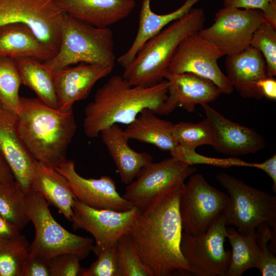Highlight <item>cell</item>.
<instances>
[{"mask_svg":"<svg viewBox=\"0 0 276 276\" xmlns=\"http://www.w3.org/2000/svg\"><path fill=\"white\" fill-rule=\"evenodd\" d=\"M172 157L192 166L194 164H205L226 168L231 167H247L254 168V163H248L237 158H218L207 157L196 152L195 150L186 149L179 145L170 151Z\"/></svg>","mask_w":276,"mask_h":276,"instance_id":"obj_36","label":"cell"},{"mask_svg":"<svg viewBox=\"0 0 276 276\" xmlns=\"http://www.w3.org/2000/svg\"><path fill=\"white\" fill-rule=\"evenodd\" d=\"M21 229L15 224L9 222L0 214V237L10 239L21 234Z\"/></svg>","mask_w":276,"mask_h":276,"instance_id":"obj_43","label":"cell"},{"mask_svg":"<svg viewBox=\"0 0 276 276\" xmlns=\"http://www.w3.org/2000/svg\"><path fill=\"white\" fill-rule=\"evenodd\" d=\"M100 133L124 184L131 182L141 169L152 162L151 155L135 151L129 146V139L118 124L106 127Z\"/></svg>","mask_w":276,"mask_h":276,"instance_id":"obj_22","label":"cell"},{"mask_svg":"<svg viewBox=\"0 0 276 276\" xmlns=\"http://www.w3.org/2000/svg\"><path fill=\"white\" fill-rule=\"evenodd\" d=\"M275 230L271 229L266 223H263L256 228V241L259 253V260L256 268L262 276L276 275V257L270 246L271 239L275 240Z\"/></svg>","mask_w":276,"mask_h":276,"instance_id":"obj_34","label":"cell"},{"mask_svg":"<svg viewBox=\"0 0 276 276\" xmlns=\"http://www.w3.org/2000/svg\"><path fill=\"white\" fill-rule=\"evenodd\" d=\"M25 205L35 230L29 252L48 259L57 255L71 253L82 260L93 251V239L77 235L63 227L52 215L48 201L34 189L26 192Z\"/></svg>","mask_w":276,"mask_h":276,"instance_id":"obj_6","label":"cell"},{"mask_svg":"<svg viewBox=\"0 0 276 276\" xmlns=\"http://www.w3.org/2000/svg\"><path fill=\"white\" fill-rule=\"evenodd\" d=\"M200 0H186L178 9L163 14L151 9V0H142L139 16V25L135 37L128 50L117 59L118 63L126 68L133 60L143 45L172 22L181 18Z\"/></svg>","mask_w":276,"mask_h":276,"instance_id":"obj_24","label":"cell"},{"mask_svg":"<svg viewBox=\"0 0 276 276\" xmlns=\"http://www.w3.org/2000/svg\"><path fill=\"white\" fill-rule=\"evenodd\" d=\"M25 195L15 179L0 186V214L21 230L30 221L26 213Z\"/></svg>","mask_w":276,"mask_h":276,"instance_id":"obj_29","label":"cell"},{"mask_svg":"<svg viewBox=\"0 0 276 276\" xmlns=\"http://www.w3.org/2000/svg\"><path fill=\"white\" fill-rule=\"evenodd\" d=\"M226 218L220 215L203 233L182 232L180 249L191 273L197 276H225L231 251L226 250Z\"/></svg>","mask_w":276,"mask_h":276,"instance_id":"obj_9","label":"cell"},{"mask_svg":"<svg viewBox=\"0 0 276 276\" xmlns=\"http://www.w3.org/2000/svg\"><path fill=\"white\" fill-rule=\"evenodd\" d=\"M63 15L55 0H0V27L23 24L42 42L57 51Z\"/></svg>","mask_w":276,"mask_h":276,"instance_id":"obj_12","label":"cell"},{"mask_svg":"<svg viewBox=\"0 0 276 276\" xmlns=\"http://www.w3.org/2000/svg\"><path fill=\"white\" fill-rule=\"evenodd\" d=\"M201 106L214 128L215 140L212 147L216 151L237 156L254 154L265 147L264 137L253 128L227 119L208 104Z\"/></svg>","mask_w":276,"mask_h":276,"instance_id":"obj_16","label":"cell"},{"mask_svg":"<svg viewBox=\"0 0 276 276\" xmlns=\"http://www.w3.org/2000/svg\"><path fill=\"white\" fill-rule=\"evenodd\" d=\"M223 6L260 10L265 20L276 29V0H223Z\"/></svg>","mask_w":276,"mask_h":276,"instance_id":"obj_39","label":"cell"},{"mask_svg":"<svg viewBox=\"0 0 276 276\" xmlns=\"http://www.w3.org/2000/svg\"><path fill=\"white\" fill-rule=\"evenodd\" d=\"M174 124L158 118L150 109L143 110L124 130L129 140L150 144L162 151H170L178 146L173 133Z\"/></svg>","mask_w":276,"mask_h":276,"instance_id":"obj_26","label":"cell"},{"mask_svg":"<svg viewBox=\"0 0 276 276\" xmlns=\"http://www.w3.org/2000/svg\"><path fill=\"white\" fill-rule=\"evenodd\" d=\"M65 14L98 28H109L128 17L135 0H55Z\"/></svg>","mask_w":276,"mask_h":276,"instance_id":"obj_20","label":"cell"},{"mask_svg":"<svg viewBox=\"0 0 276 276\" xmlns=\"http://www.w3.org/2000/svg\"><path fill=\"white\" fill-rule=\"evenodd\" d=\"M21 276H50L49 259L29 252L23 266Z\"/></svg>","mask_w":276,"mask_h":276,"instance_id":"obj_40","label":"cell"},{"mask_svg":"<svg viewBox=\"0 0 276 276\" xmlns=\"http://www.w3.org/2000/svg\"><path fill=\"white\" fill-rule=\"evenodd\" d=\"M80 259L76 255L64 253L49 259L50 276L80 275L83 268Z\"/></svg>","mask_w":276,"mask_h":276,"instance_id":"obj_38","label":"cell"},{"mask_svg":"<svg viewBox=\"0 0 276 276\" xmlns=\"http://www.w3.org/2000/svg\"><path fill=\"white\" fill-rule=\"evenodd\" d=\"M173 133L178 145L191 150L203 145L212 146L215 140L214 128L206 118L197 123L181 122L174 124Z\"/></svg>","mask_w":276,"mask_h":276,"instance_id":"obj_32","label":"cell"},{"mask_svg":"<svg viewBox=\"0 0 276 276\" xmlns=\"http://www.w3.org/2000/svg\"><path fill=\"white\" fill-rule=\"evenodd\" d=\"M32 184L33 189L71 221L73 214V205L76 198L64 176L54 168L36 160Z\"/></svg>","mask_w":276,"mask_h":276,"instance_id":"obj_25","label":"cell"},{"mask_svg":"<svg viewBox=\"0 0 276 276\" xmlns=\"http://www.w3.org/2000/svg\"><path fill=\"white\" fill-rule=\"evenodd\" d=\"M17 114L20 136L35 160L54 169L67 160L77 127L73 109L62 111L38 98L20 97Z\"/></svg>","mask_w":276,"mask_h":276,"instance_id":"obj_3","label":"cell"},{"mask_svg":"<svg viewBox=\"0 0 276 276\" xmlns=\"http://www.w3.org/2000/svg\"><path fill=\"white\" fill-rule=\"evenodd\" d=\"M205 21L204 10L193 8L149 39L124 68L122 76L133 86L149 87L161 82L179 44L204 28Z\"/></svg>","mask_w":276,"mask_h":276,"instance_id":"obj_4","label":"cell"},{"mask_svg":"<svg viewBox=\"0 0 276 276\" xmlns=\"http://www.w3.org/2000/svg\"><path fill=\"white\" fill-rule=\"evenodd\" d=\"M264 20L259 10L224 7L216 13L213 24L198 34L224 55H233L250 46L254 34Z\"/></svg>","mask_w":276,"mask_h":276,"instance_id":"obj_11","label":"cell"},{"mask_svg":"<svg viewBox=\"0 0 276 276\" xmlns=\"http://www.w3.org/2000/svg\"><path fill=\"white\" fill-rule=\"evenodd\" d=\"M224 54L201 37L198 32L186 37L178 46L167 73H189L211 81L221 94L229 95L234 88L221 70L218 60Z\"/></svg>","mask_w":276,"mask_h":276,"instance_id":"obj_13","label":"cell"},{"mask_svg":"<svg viewBox=\"0 0 276 276\" xmlns=\"http://www.w3.org/2000/svg\"><path fill=\"white\" fill-rule=\"evenodd\" d=\"M225 66L226 76L241 97L256 100L263 97L256 83L267 76V68L258 50L249 46L241 52L226 56Z\"/></svg>","mask_w":276,"mask_h":276,"instance_id":"obj_21","label":"cell"},{"mask_svg":"<svg viewBox=\"0 0 276 276\" xmlns=\"http://www.w3.org/2000/svg\"><path fill=\"white\" fill-rule=\"evenodd\" d=\"M57 52L42 42L23 24H8L0 27V57L14 59L30 57L44 62Z\"/></svg>","mask_w":276,"mask_h":276,"instance_id":"obj_23","label":"cell"},{"mask_svg":"<svg viewBox=\"0 0 276 276\" xmlns=\"http://www.w3.org/2000/svg\"><path fill=\"white\" fill-rule=\"evenodd\" d=\"M55 169L67 179L76 198L87 206L119 212L133 207L120 195L114 180L109 176L98 179L84 178L76 171L72 160H66Z\"/></svg>","mask_w":276,"mask_h":276,"instance_id":"obj_15","label":"cell"},{"mask_svg":"<svg viewBox=\"0 0 276 276\" xmlns=\"http://www.w3.org/2000/svg\"><path fill=\"white\" fill-rule=\"evenodd\" d=\"M229 196L210 185L199 173L192 174L182 188L179 203L183 232L204 233L224 212Z\"/></svg>","mask_w":276,"mask_h":276,"instance_id":"obj_10","label":"cell"},{"mask_svg":"<svg viewBox=\"0 0 276 276\" xmlns=\"http://www.w3.org/2000/svg\"><path fill=\"white\" fill-rule=\"evenodd\" d=\"M168 87L166 79L151 86L141 87L131 85L122 76H111L84 108L85 134L93 139L113 124L128 125L146 108L162 115Z\"/></svg>","mask_w":276,"mask_h":276,"instance_id":"obj_2","label":"cell"},{"mask_svg":"<svg viewBox=\"0 0 276 276\" xmlns=\"http://www.w3.org/2000/svg\"><path fill=\"white\" fill-rule=\"evenodd\" d=\"M113 68L80 63L54 73L58 109L62 111L72 109L74 104L86 99L96 82L109 75Z\"/></svg>","mask_w":276,"mask_h":276,"instance_id":"obj_17","label":"cell"},{"mask_svg":"<svg viewBox=\"0 0 276 276\" xmlns=\"http://www.w3.org/2000/svg\"><path fill=\"white\" fill-rule=\"evenodd\" d=\"M116 252L121 276H153L140 259L129 234L119 239Z\"/></svg>","mask_w":276,"mask_h":276,"instance_id":"obj_33","label":"cell"},{"mask_svg":"<svg viewBox=\"0 0 276 276\" xmlns=\"http://www.w3.org/2000/svg\"><path fill=\"white\" fill-rule=\"evenodd\" d=\"M71 221L74 230L81 229L95 239L93 251L97 256L105 249L114 246L123 235L131 231L140 211L134 206L123 212L96 209L75 199Z\"/></svg>","mask_w":276,"mask_h":276,"instance_id":"obj_14","label":"cell"},{"mask_svg":"<svg viewBox=\"0 0 276 276\" xmlns=\"http://www.w3.org/2000/svg\"><path fill=\"white\" fill-rule=\"evenodd\" d=\"M196 169L173 157L144 167L127 185L123 197L140 212L150 209L182 187Z\"/></svg>","mask_w":276,"mask_h":276,"instance_id":"obj_8","label":"cell"},{"mask_svg":"<svg viewBox=\"0 0 276 276\" xmlns=\"http://www.w3.org/2000/svg\"><path fill=\"white\" fill-rule=\"evenodd\" d=\"M30 246L21 234L10 239L0 237V276H21Z\"/></svg>","mask_w":276,"mask_h":276,"instance_id":"obj_30","label":"cell"},{"mask_svg":"<svg viewBox=\"0 0 276 276\" xmlns=\"http://www.w3.org/2000/svg\"><path fill=\"white\" fill-rule=\"evenodd\" d=\"M227 191L228 204L224 211L226 225L246 235L263 223L276 229V197L224 172L215 175Z\"/></svg>","mask_w":276,"mask_h":276,"instance_id":"obj_7","label":"cell"},{"mask_svg":"<svg viewBox=\"0 0 276 276\" xmlns=\"http://www.w3.org/2000/svg\"><path fill=\"white\" fill-rule=\"evenodd\" d=\"M256 86L263 97L276 99V81L273 77H264L257 82Z\"/></svg>","mask_w":276,"mask_h":276,"instance_id":"obj_41","label":"cell"},{"mask_svg":"<svg viewBox=\"0 0 276 276\" xmlns=\"http://www.w3.org/2000/svg\"><path fill=\"white\" fill-rule=\"evenodd\" d=\"M14 180L13 174L0 151V186Z\"/></svg>","mask_w":276,"mask_h":276,"instance_id":"obj_44","label":"cell"},{"mask_svg":"<svg viewBox=\"0 0 276 276\" xmlns=\"http://www.w3.org/2000/svg\"><path fill=\"white\" fill-rule=\"evenodd\" d=\"M97 257L88 269H83L81 276H121L116 245L102 250Z\"/></svg>","mask_w":276,"mask_h":276,"instance_id":"obj_37","label":"cell"},{"mask_svg":"<svg viewBox=\"0 0 276 276\" xmlns=\"http://www.w3.org/2000/svg\"><path fill=\"white\" fill-rule=\"evenodd\" d=\"M116 60L113 32L109 28L95 27L64 13L58 51L43 63L55 73L80 63L114 67Z\"/></svg>","mask_w":276,"mask_h":276,"instance_id":"obj_5","label":"cell"},{"mask_svg":"<svg viewBox=\"0 0 276 276\" xmlns=\"http://www.w3.org/2000/svg\"><path fill=\"white\" fill-rule=\"evenodd\" d=\"M0 151L9 166L15 179L27 191L33 189L32 178L34 162L21 140L17 114L0 103Z\"/></svg>","mask_w":276,"mask_h":276,"instance_id":"obj_18","label":"cell"},{"mask_svg":"<svg viewBox=\"0 0 276 276\" xmlns=\"http://www.w3.org/2000/svg\"><path fill=\"white\" fill-rule=\"evenodd\" d=\"M165 79L168 87L162 115L169 114L177 107L192 112L196 105L212 102L221 94L211 81L192 73H167Z\"/></svg>","mask_w":276,"mask_h":276,"instance_id":"obj_19","label":"cell"},{"mask_svg":"<svg viewBox=\"0 0 276 276\" xmlns=\"http://www.w3.org/2000/svg\"><path fill=\"white\" fill-rule=\"evenodd\" d=\"M250 46L262 53L267 65V76H275L276 29L264 20L254 34Z\"/></svg>","mask_w":276,"mask_h":276,"instance_id":"obj_35","label":"cell"},{"mask_svg":"<svg viewBox=\"0 0 276 276\" xmlns=\"http://www.w3.org/2000/svg\"><path fill=\"white\" fill-rule=\"evenodd\" d=\"M21 81L15 59L0 57V103L16 113L20 106Z\"/></svg>","mask_w":276,"mask_h":276,"instance_id":"obj_31","label":"cell"},{"mask_svg":"<svg viewBox=\"0 0 276 276\" xmlns=\"http://www.w3.org/2000/svg\"><path fill=\"white\" fill-rule=\"evenodd\" d=\"M183 186L140 212L129 234L153 276H171L175 271L192 272L180 249L183 230L179 203Z\"/></svg>","mask_w":276,"mask_h":276,"instance_id":"obj_1","label":"cell"},{"mask_svg":"<svg viewBox=\"0 0 276 276\" xmlns=\"http://www.w3.org/2000/svg\"><path fill=\"white\" fill-rule=\"evenodd\" d=\"M15 60L21 84L32 90L43 103L58 109L54 73L43 62L35 58L22 57Z\"/></svg>","mask_w":276,"mask_h":276,"instance_id":"obj_27","label":"cell"},{"mask_svg":"<svg viewBox=\"0 0 276 276\" xmlns=\"http://www.w3.org/2000/svg\"><path fill=\"white\" fill-rule=\"evenodd\" d=\"M255 168L265 172L272 180V190L276 193V154L261 163H255Z\"/></svg>","mask_w":276,"mask_h":276,"instance_id":"obj_42","label":"cell"},{"mask_svg":"<svg viewBox=\"0 0 276 276\" xmlns=\"http://www.w3.org/2000/svg\"><path fill=\"white\" fill-rule=\"evenodd\" d=\"M226 230L232 251L225 276H242L246 270L257 268L258 265L256 231L243 235L232 227H226Z\"/></svg>","mask_w":276,"mask_h":276,"instance_id":"obj_28","label":"cell"}]
</instances>
